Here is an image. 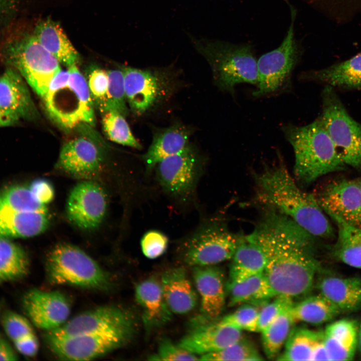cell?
Masks as SVG:
<instances>
[{"mask_svg": "<svg viewBox=\"0 0 361 361\" xmlns=\"http://www.w3.org/2000/svg\"><path fill=\"white\" fill-rule=\"evenodd\" d=\"M135 328L79 335L61 338H46L52 351L59 358L89 360L127 343Z\"/></svg>", "mask_w": 361, "mask_h": 361, "instance_id": "obj_12", "label": "cell"}, {"mask_svg": "<svg viewBox=\"0 0 361 361\" xmlns=\"http://www.w3.org/2000/svg\"><path fill=\"white\" fill-rule=\"evenodd\" d=\"M13 342L17 351L27 356H34L39 350V341L35 333L30 334Z\"/></svg>", "mask_w": 361, "mask_h": 361, "instance_id": "obj_48", "label": "cell"}, {"mask_svg": "<svg viewBox=\"0 0 361 361\" xmlns=\"http://www.w3.org/2000/svg\"><path fill=\"white\" fill-rule=\"evenodd\" d=\"M108 85L104 101L99 109L102 113L109 111L118 112L126 116L128 108L125 96L122 70L107 71Z\"/></svg>", "mask_w": 361, "mask_h": 361, "instance_id": "obj_38", "label": "cell"}, {"mask_svg": "<svg viewBox=\"0 0 361 361\" xmlns=\"http://www.w3.org/2000/svg\"><path fill=\"white\" fill-rule=\"evenodd\" d=\"M30 191L41 203L48 205L54 197V189L52 185L44 178H38L28 186Z\"/></svg>", "mask_w": 361, "mask_h": 361, "instance_id": "obj_47", "label": "cell"}, {"mask_svg": "<svg viewBox=\"0 0 361 361\" xmlns=\"http://www.w3.org/2000/svg\"><path fill=\"white\" fill-rule=\"evenodd\" d=\"M193 276L200 297L202 320H213L222 312L225 304L223 272L216 265L195 266Z\"/></svg>", "mask_w": 361, "mask_h": 361, "instance_id": "obj_20", "label": "cell"}, {"mask_svg": "<svg viewBox=\"0 0 361 361\" xmlns=\"http://www.w3.org/2000/svg\"><path fill=\"white\" fill-rule=\"evenodd\" d=\"M200 357L199 360L210 361H254L264 359L253 342L243 336L236 342L222 350L204 354Z\"/></svg>", "mask_w": 361, "mask_h": 361, "instance_id": "obj_39", "label": "cell"}, {"mask_svg": "<svg viewBox=\"0 0 361 361\" xmlns=\"http://www.w3.org/2000/svg\"><path fill=\"white\" fill-rule=\"evenodd\" d=\"M259 311L256 305L241 304L235 311L226 315L219 321L241 330L258 332Z\"/></svg>", "mask_w": 361, "mask_h": 361, "instance_id": "obj_41", "label": "cell"}, {"mask_svg": "<svg viewBox=\"0 0 361 361\" xmlns=\"http://www.w3.org/2000/svg\"><path fill=\"white\" fill-rule=\"evenodd\" d=\"M357 344L358 345V348H359L360 352L361 353V322H360L359 329L358 330Z\"/></svg>", "mask_w": 361, "mask_h": 361, "instance_id": "obj_53", "label": "cell"}, {"mask_svg": "<svg viewBox=\"0 0 361 361\" xmlns=\"http://www.w3.org/2000/svg\"><path fill=\"white\" fill-rule=\"evenodd\" d=\"M46 271L48 280L54 284L101 289L110 284L107 274L92 258L68 243L58 244L49 251Z\"/></svg>", "mask_w": 361, "mask_h": 361, "instance_id": "obj_6", "label": "cell"}, {"mask_svg": "<svg viewBox=\"0 0 361 361\" xmlns=\"http://www.w3.org/2000/svg\"><path fill=\"white\" fill-rule=\"evenodd\" d=\"M51 222L49 210L28 211L12 209L0 202V236L28 238L43 233Z\"/></svg>", "mask_w": 361, "mask_h": 361, "instance_id": "obj_22", "label": "cell"}, {"mask_svg": "<svg viewBox=\"0 0 361 361\" xmlns=\"http://www.w3.org/2000/svg\"><path fill=\"white\" fill-rule=\"evenodd\" d=\"M226 288L231 306L261 304L276 296L264 273L239 280H228Z\"/></svg>", "mask_w": 361, "mask_h": 361, "instance_id": "obj_30", "label": "cell"}, {"mask_svg": "<svg viewBox=\"0 0 361 361\" xmlns=\"http://www.w3.org/2000/svg\"><path fill=\"white\" fill-rule=\"evenodd\" d=\"M1 322L6 333L13 342L34 333L30 320L13 311H6Z\"/></svg>", "mask_w": 361, "mask_h": 361, "instance_id": "obj_42", "label": "cell"}, {"mask_svg": "<svg viewBox=\"0 0 361 361\" xmlns=\"http://www.w3.org/2000/svg\"><path fill=\"white\" fill-rule=\"evenodd\" d=\"M359 188H360V190L361 192V179H360V180L359 181Z\"/></svg>", "mask_w": 361, "mask_h": 361, "instance_id": "obj_54", "label": "cell"}, {"mask_svg": "<svg viewBox=\"0 0 361 361\" xmlns=\"http://www.w3.org/2000/svg\"><path fill=\"white\" fill-rule=\"evenodd\" d=\"M23 305L31 323L47 331L63 325L70 313L67 298L57 291L31 289L24 295Z\"/></svg>", "mask_w": 361, "mask_h": 361, "instance_id": "obj_16", "label": "cell"}, {"mask_svg": "<svg viewBox=\"0 0 361 361\" xmlns=\"http://www.w3.org/2000/svg\"><path fill=\"white\" fill-rule=\"evenodd\" d=\"M304 81L325 83L332 87L361 89V53L327 68L302 73Z\"/></svg>", "mask_w": 361, "mask_h": 361, "instance_id": "obj_29", "label": "cell"}, {"mask_svg": "<svg viewBox=\"0 0 361 361\" xmlns=\"http://www.w3.org/2000/svg\"><path fill=\"white\" fill-rule=\"evenodd\" d=\"M321 97L319 118L338 155L346 165L361 168V125L348 114L332 87L326 85Z\"/></svg>", "mask_w": 361, "mask_h": 361, "instance_id": "obj_9", "label": "cell"}, {"mask_svg": "<svg viewBox=\"0 0 361 361\" xmlns=\"http://www.w3.org/2000/svg\"><path fill=\"white\" fill-rule=\"evenodd\" d=\"M168 245L167 237L157 230H150L144 234L140 241L142 253L150 259L161 256Z\"/></svg>", "mask_w": 361, "mask_h": 361, "instance_id": "obj_45", "label": "cell"}, {"mask_svg": "<svg viewBox=\"0 0 361 361\" xmlns=\"http://www.w3.org/2000/svg\"><path fill=\"white\" fill-rule=\"evenodd\" d=\"M43 99L49 116L61 128L70 130L79 124L94 126V103L87 80L76 64L58 72Z\"/></svg>", "mask_w": 361, "mask_h": 361, "instance_id": "obj_4", "label": "cell"}, {"mask_svg": "<svg viewBox=\"0 0 361 361\" xmlns=\"http://www.w3.org/2000/svg\"><path fill=\"white\" fill-rule=\"evenodd\" d=\"M33 35L60 63L68 67L79 61L78 52L56 22L49 19L40 22Z\"/></svg>", "mask_w": 361, "mask_h": 361, "instance_id": "obj_28", "label": "cell"}, {"mask_svg": "<svg viewBox=\"0 0 361 361\" xmlns=\"http://www.w3.org/2000/svg\"><path fill=\"white\" fill-rule=\"evenodd\" d=\"M311 360H329L324 342V331H319L315 340L312 351Z\"/></svg>", "mask_w": 361, "mask_h": 361, "instance_id": "obj_49", "label": "cell"}, {"mask_svg": "<svg viewBox=\"0 0 361 361\" xmlns=\"http://www.w3.org/2000/svg\"><path fill=\"white\" fill-rule=\"evenodd\" d=\"M135 297L142 309V320L147 332L170 320L172 312L165 301L160 281L151 277L140 282L135 288Z\"/></svg>", "mask_w": 361, "mask_h": 361, "instance_id": "obj_24", "label": "cell"}, {"mask_svg": "<svg viewBox=\"0 0 361 361\" xmlns=\"http://www.w3.org/2000/svg\"><path fill=\"white\" fill-rule=\"evenodd\" d=\"M87 82L93 103L99 109L104 101L107 91V71L100 68L92 69L88 75Z\"/></svg>", "mask_w": 361, "mask_h": 361, "instance_id": "obj_46", "label": "cell"}, {"mask_svg": "<svg viewBox=\"0 0 361 361\" xmlns=\"http://www.w3.org/2000/svg\"><path fill=\"white\" fill-rule=\"evenodd\" d=\"M203 164L201 155L189 144L180 152L163 159L156 165L158 181L165 192L176 199L185 200L194 193Z\"/></svg>", "mask_w": 361, "mask_h": 361, "instance_id": "obj_13", "label": "cell"}, {"mask_svg": "<svg viewBox=\"0 0 361 361\" xmlns=\"http://www.w3.org/2000/svg\"><path fill=\"white\" fill-rule=\"evenodd\" d=\"M231 260L229 280H239L264 272V255L249 234L242 236Z\"/></svg>", "mask_w": 361, "mask_h": 361, "instance_id": "obj_31", "label": "cell"}, {"mask_svg": "<svg viewBox=\"0 0 361 361\" xmlns=\"http://www.w3.org/2000/svg\"><path fill=\"white\" fill-rule=\"evenodd\" d=\"M255 178L257 199L266 207L288 217L315 237L335 238L316 197L298 187L282 162L265 167Z\"/></svg>", "mask_w": 361, "mask_h": 361, "instance_id": "obj_2", "label": "cell"}, {"mask_svg": "<svg viewBox=\"0 0 361 361\" xmlns=\"http://www.w3.org/2000/svg\"><path fill=\"white\" fill-rule=\"evenodd\" d=\"M0 202L19 211H43L48 210V205L40 202L28 186L14 185L0 193Z\"/></svg>", "mask_w": 361, "mask_h": 361, "instance_id": "obj_40", "label": "cell"}, {"mask_svg": "<svg viewBox=\"0 0 361 361\" xmlns=\"http://www.w3.org/2000/svg\"><path fill=\"white\" fill-rule=\"evenodd\" d=\"M18 0H0V25L8 20L16 8Z\"/></svg>", "mask_w": 361, "mask_h": 361, "instance_id": "obj_50", "label": "cell"}, {"mask_svg": "<svg viewBox=\"0 0 361 361\" xmlns=\"http://www.w3.org/2000/svg\"><path fill=\"white\" fill-rule=\"evenodd\" d=\"M266 207L249 234L264 255V273L276 296L305 297L320 269L314 255L315 237L288 217Z\"/></svg>", "mask_w": 361, "mask_h": 361, "instance_id": "obj_1", "label": "cell"}, {"mask_svg": "<svg viewBox=\"0 0 361 361\" xmlns=\"http://www.w3.org/2000/svg\"><path fill=\"white\" fill-rule=\"evenodd\" d=\"M4 55L6 60L42 99L52 80L62 70L58 60L34 35L9 43L5 49Z\"/></svg>", "mask_w": 361, "mask_h": 361, "instance_id": "obj_8", "label": "cell"}, {"mask_svg": "<svg viewBox=\"0 0 361 361\" xmlns=\"http://www.w3.org/2000/svg\"><path fill=\"white\" fill-rule=\"evenodd\" d=\"M329 217L337 227L333 256L352 267L361 269V227L351 225L334 215Z\"/></svg>", "mask_w": 361, "mask_h": 361, "instance_id": "obj_32", "label": "cell"}, {"mask_svg": "<svg viewBox=\"0 0 361 361\" xmlns=\"http://www.w3.org/2000/svg\"><path fill=\"white\" fill-rule=\"evenodd\" d=\"M191 134L190 128L177 123L156 130L150 145L142 156L146 171L151 172L163 159L187 147Z\"/></svg>", "mask_w": 361, "mask_h": 361, "instance_id": "obj_25", "label": "cell"}, {"mask_svg": "<svg viewBox=\"0 0 361 361\" xmlns=\"http://www.w3.org/2000/svg\"><path fill=\"white\" fill-rule=\"evenodd\" d=\"M319 332L305 327H293L284 346L283 351L276 360H311L313 346Z\"/></svg>", "mask_w": 361, "mask_h": 361, "instance_id": "obj_36", "label": "cell"}, {"mask_svg": "<svg viewBox=\"0 0 361 361\" xmlns=\"http://www.w3.org/2000/svg\"><path fill=\"white\" fill-rule=\"evenodd\" d=\"M0 110L18 118L36 120L39 113L23 77L7 69L0 76Z\"/></svg>", "mask_w": 361, "mask_h": 361, "instance_id": "obj_21", "label": "cell"}, {"mask_svg": "<svg viewBox=\"0 0 361 361\" xmlns=\"http://www.w3.org/2000/svg\"><path fill=\"white\" fill-rule=\"evenodd\" d=\"M188 36L195 49L208 62L219 88L234 93L239 84L256 85L257 60L250 45L197 38L189 34Z\"/></svg>", "mask_w": 361, "mask_h": 361, "instance_id": "obj_5", "label": "cell"}, {"mask_svg": "<svg viewBox=\"0 0 361 361\" xmlns=\"http://www.w3.org/2000/svg\"><path fill=\"white\" fill-rule=\"evenodd\" d=\"M103 114L102 124L107 137L112 141L140 149L141 145L132 134L125 116L114 111Z\"/></svg>", "mask_w": 361, "mask_h": 361, "instance_id": "obj_37", "label": "cell"}, {"mask_svg": "<svg viewBox=\"0 0 361 361\" xmlns=\"http://www.w3.org/2000/svg\"><path fill=\"white\" fill-rule=\"evenodd\" d=\"M19 120L18 118L0 110V127L12 125Z\"/></svg>", "mask_w": 361, "mask_h": 361, "instance_id": "obj_52", "label": "cell"}, {"mask_svg": "<svg viewBox=\"0 0 361 361\" xmlns=\"http://www.w3.org/2000/svg\"><path fill=\"white\" fill-rule=\"evenodd\" d=\"M293 299L284 296H277L267 301L259 309L258 332H262L293 302Z\"/></svg>", "mask_w": 361, "mask_h": 361, "instance_id": "obj_43", "label": "cell"}, {"mask_svg": "<svg viewBox=\"0 0 361 361\" xmlns=\"http://www.w3.org/2000/svg\"><path fill=\"white\" fill-rule=\"evenodd\" d=\"M107 207V196L103 188L91 179L83 180L70 191L66 204V214L69 221L77 227L91 230L102 222Z\"/></svg>", "mask_w": 361, "mask_h": 361, "instance_id": "obj_15", "label": "cell"}, {"mask_svg": "<svg viewBox=\"0 0 361 361\" xmlns=\"http://www.w3.org/2000/svg\"><path fill=\"white\" fill-rule=\"evenodd\" d=\"M135 328L133 315L114 305L100 306L81 313L55 329L46 338H61L79 335Z\"/></svg>", "mask_w": 361, "mask_h": 361, "instance_id": "obj_14", "label": "cell"}, {"mask_svg": "<svg viewBox=\"0 0 361 361\" xmlns=\"http://www.w3.org/2000/svg\"><path fill=\"white\" fill-rule=\"evenodd\" d=\"M293 302L261 332L263 350L269 359H276L280 354L295 323L290 312Z\"/></svg>", "mask_w": 361, "mask_h": 361, "instance_id": "obj_35", "label": "cell"}, {"mask_svg": "<svg viewBox=\"0 0 361 361\" xmlns=\"http://www.w3.org/2000/svg\"><path fill=\"white\" fill-rule=\"evenodd\" d=\"M358 328L351 319H342L325 328L324 342L329 360H351L357 345Z\"/></svg>", "mask_w": 361, "mask_h": 361, "instance_id": "obj_27", "label": "cell"}, {"mask_svg": "<svg viewBox=\"0 0 361 361\" xmlns=\"http://www.w3.org/2000/svg\"><path fill=\"white\" fill-rule=\"evenodd\" d=\"M102 156L100 148L93 140L78 137L63 145L56 166L69 176L92 180L102 169Z\"/></svg>", "mask_w": 361, "mask_h": 361, "instance_id": "obj_17", "label": "cell"}, {"mask_svg": "<svg viewBox=\"0 0 361 361\" xmlns=\"http://www.w3.org/2000/svg\"><path fill=\"white\" fill-rule=\"evenodd\" d=\"M305 297L299 302H293L290 307V312L295 323L319 325L331 320L341 313L333 303L320 293Z\"/></svg>", "mask_w": 361, "mask_h": 361, "instance_id": "obj_33", "label": "cell"}, {"mask_svg": "<svg viewBox=\"0 0 361 361\" xmlns=\"http://www.w3.org/2000/svg\"><path fill=\"white\" fill-rule=\"evenodd\" d=\"M241 237L221 221H209L185 239L183 258L193 267L216 265L231 259Z\"/></svg>", "mask_w": 361, "mask_h": 361, "instance_id": "obj_10", "label": "cell"}, {"mask_svg": "<svg viewBox=\"0 0 361 361\" xmlns=\"http://www.w3.org/2000/svg\"><path fill=\"white\" fill-rule=\"evenodd\" d=\"M281 45L262 55L257 62V83L252 95L256 97L275 93L287 84L299 59V50L294 33L295 15Z\"/></svg>", "mask_w": 361, "mask_h": 361, "instance_id": "obj_11", "label": "cell"}, {"mask_svg": "<svg viewBox=\"0 0 361 361\" xmlns=\"http://www.w3.org/2000/svg\"><path fill=\"white\" fill-rule=\"evenodd\" d=\"M126 98L131 110L142 115L159 106L172 95L178 86L172 67L122 69Z\"/></svg>", "mask_w": 361, "mask_h": 361, "instance_id": "obj_7", "label": "cell"}, {"mask_svg": "<svg viewBox=\"0 0 361 361\" xmlns=\"http://www.w3.org/2000/svg\"><path fill=\"white\" fill-rule=\"evenodd\" d=\"M314 285L319 293L341 312L353 311L361 307L360 277L320 275L315 278Z\"/></svg>", "mask_w": 361, "mask_h": 361, "instance_id": "obj_23", "label": "cell"}, {"mask_svg": "<svg viewBox=\"0 0 361 361\" xmlns=\"http://www.w3.org/2000/svg\"><path fill=\"white\" fill-rule=\"evenodd\" d=\"M316 200L329 216H336L361 227V192L359 182L347 179L334 180L319 193Z\"/></svg>", "mask_w": 361, "mask_h": 361, "instance_id": "obj_18", "label": "cell"}, {"mask_svg": "<svg viewBox=\"0 0 361 361\" xmlns=\"http://www.w3.org/2000/svg\"><path fill=\"white\" fill-rule=\"evenodd\" d=\"M198 356L175 344L168 338L161 339L157 353L150 357L157 360H196Z\"/></svg>", "mask_w": 361, "mask_h": 361, "instance_id": "obj_44", "label": "cell"}, {"mask_svg": "<svg viewBox=\"0 0 361 361\" xmlns=\"http://www.w3.org/2000/svg\"><path fill=\"white\" fill-rule=\"evenodd\" d=\"M160 282L165 301L172 313L185 314L195 308L198 295L185 269L178 267L165 271Z\"/></svg>", "mask_w": 361, "mask_h": 361, "instance_id": "obj_26", "label": "cell"}, {"mask_svg": "<svg viewBox=\"0 0 361 361\" xmlns=\"http://www.w3.org/2000/svg\"><path fill=\"white\" fill-rule=\"evenodd\" d=\"M18 355L10 343L0 337V360H16Z\"/></svg>", "mask_w": 361, "mask_h": 361, "instance_id": "obj_51", "label": "cell"}, {"mask_svg": "<svg viewBox=\"0 0 361 361\" xmlns=\"http://www.w3.org/2000/svg\"><path fill=\"white\" fill-rule=\"evenodd\" d=\"M242 330L221 323L203 322L196 325L177 343L180 347L196 355L222 350L239 340Z\"/></svg>", "mask_w": 361, "mask_h": 361, "instance_id": "obj_19", "label": "cell"}, {"mask_svg": "<svg viewBox=\"0 0 361 361\" xmlns=\"http://www.w3.org/2000/svg\"><path fill=\"white\" fill-rule=\"evenodd\" d=\"M282 130L294 150V173L298 180L309 184L345 168L319 118L305 126L286 124Z\"/></svg>", "mask_w": 361, "mask_h": 361, "instance_id": "obj_3", "label": "cell"}, {"mask_svg": "<svg viewBox=\"0 0 361 361\" xmlns=\"http://www.w3.org/2000/svg\"><path fill=\"white\" fill-rule=\"evenodd\" d=\"M10 239L0 236V285L23 278L30 269L27 253Z\"/></svg>", "mask_w": 361, "mask_h": 361, "instance_id": "obj_34", "label": "cell"}]
</instances>
